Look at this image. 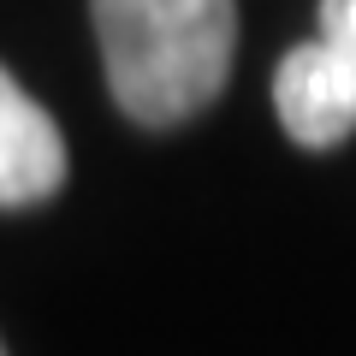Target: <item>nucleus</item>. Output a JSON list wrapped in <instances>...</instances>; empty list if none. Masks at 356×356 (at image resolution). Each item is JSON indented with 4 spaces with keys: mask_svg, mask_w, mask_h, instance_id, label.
<instances>
[{
    "mask_svg": "<svg viewBox=\"0 0 356 356\" xmlns=\"http://www.w3.org/2000/svg\"><path fill=\"white\" fill-rule=\"evenodd\" d=\"M65 184V137L48 107L30 102L18 77L0 65V208L48 202Z\"/></svg>",
    "mask_w": 356,
    "mask_h": 356,
    "instance_id": "nucleus-3",
    "label": "nucleus"
},
{
    "mask_svg": "<svg viewBox=\"0 0 356 356\" xmlns=\"http://www.w3.org/2000/svg\"><path fill=\"white\" fill-rule=\"evenodd\" d=\"M95 42L107 89L137 125H184L232 77L238 6L232 0H95Z\"/></svg>",
    "mask_w": 356,
    "mask_h": 356,
    "instance_id": "nucleus-1",
    "label": "nucleus"
},
{
    "mask_svg": "<svg viewBox=\"0 0 356 356\" xmlns=\"http://www.w3.org/2000/svg\"><path fill=\"white\" fill-rule=\"evenodd\" d=\"M321 48H332L356 72V0H321Z\"/></svg>",
    "mask_w": 356,
    "mask_h": 356,
    "instance_id": "nucleus-4",
    "label": "nucleus"
},
{
    "mask_svg": "<svg viewBox=\"0 0 356 356\" xmlns=\"http://www.w3.org/2000/svg\"><path fill=\"white\" fill-rule=\"evenodd\" d=\"M0 356H6V350H0Z\"/></svg>",
    "mask_w": 356,
    "mask_h": 356,
    "instance_id": "nucleus-5",
    "label": "nucleus"
},
{
    "mask_svg": "<svg viewBox=\"0 0 356 356\" xmlns=\"http://www.w3.org/2000/svg\"><path fill=\"white\" fill-rule=\"evenodd\" d=\"M273 107L303 149H332L356 131V72L332 48L303 42L273 72Z\"/></svg>",
    "mask_w": 356,
    "mask_h": 356,
    "instance_id": "nucleus-2",
    "label": "nucleus"
}]
</instances>
